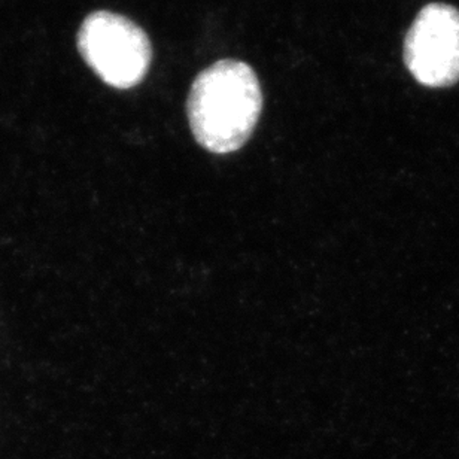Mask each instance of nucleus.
<instances>
[{"instance_id": "1", "label": "nucleus", "mask_w": 459, "mask_h": 459, "mask_svg": "<svg viewBox=\"0 0 459 459\" xmlns=\"http://www.w3.org/2000/svg\"><path fill=\"white\" fill-rule=\"evenodd\" d=\"M263 109L255 72L247 63L221 60L202 72L186 103L195 141L215 152L230 154L251 137Z\"/></svg>"}, {"instance_id": "2", "label": "nucleus", "mask_w": 459, "mask_h": 459, "mask_svg": "<svg viewBox=\"0 0 459 459\" xmlns=\"http://www.w3.org/2000/svg\"><path fill=\"white\" fill-rule=\"evenodd\" d=\"M78 48L94 74L114 89H133L145 80L152 48L145 31L118 13H90L78 31Z\"/></svg>"}, {"instance_id": "3", "label": "nucleus", "mask_w": 459, "mask_h": 459, "mask_svg": "<svg viewBox=\"0 0 459 459\" xmlns=\"http://www.w3.org/2000/svg\"><path fill=\"white\" fill-rule=\"evenodd\" d=\"M407 69L427 87H449L459 81V11L451 4L425 6L404 44Z\"/></svg>"}]
</instances>
